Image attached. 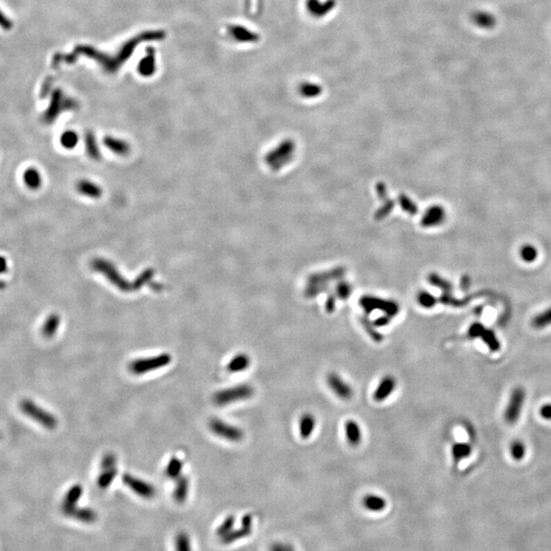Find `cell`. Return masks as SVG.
I'll use <instances>...</instances> for the list:
<instances>
[{"instance_id":"cell-1","label":"cell","mask_w":551,"mask_h":551,"mask_svg":"<svg viewBox=\"0 0 551 551\" xmlns=\"http://www.w3.org/2000/svg\"><path fill=\"white\" fill-rule=\"evenodd\" d=\"M22 410L24 413L29 415L31 419L35 420L39 424H41L43 427L47 429H55L58 426V420L54 417V415L50 414L46 410H43L40 406L36 405L31 400H24L21 403Z\"/></svg>"},{"instance_id":"cell-2","label":"cell","mask_w":551,"mask_h":551,"mask_svg":"<svg viewBox=\"0 0 551 551\" xmlns=\"http://www.w3.org/2000/svg\"><path fill=\"white\" fill-rule=\"evenodd\" d=\"M172 360V357L169 354H166V353H163V354H160V355H157V356H154V357H149V358H141V359H138V360H134L130 364V371L131 373L135 374V375H141V374H145V373H148V372H151V371H156L158 370L166 365H168Z\"/></svg>"},{"instance_id":"cell-3","label":"cell","mask_w":551,"mask_h":551,"mask_svg":"<svg viewBox=\"0 0 551 551\" xmlns=\"http://www.w3.org/2000/svg\"><path fill=\"white\" fill-rule=\"evenodd\" d=\"M253 395V388L249 385H240L230 389L222 390L214 396V402L217 405H227L232 402L250 398Z\"/></svg>"},{"instance_id":"cell-4","label":"cell","mask_w":551,"mask_h":551,"mask_svg":"<svg viewBox=\"0 0 551 551\" xmlns=\"http://www.w3.org/2000/svg\"><path fill=\"white\" fill-rule=\"evenodd\" d=\"M525 396H526L525 391L521 387L516 388L511 392L508 404L505 409V413H504L505 421L508 424H515L520 419L524 401H525Z\"/></svg>"},{"instance_id":"cell-5","label":"cell","mask_w":551,"mask_h":551,"mask_svg":"<svg viewBox=\"0 0 551 551\" xmlns=\"http://www.w3.org/2000/svg\"><path fill=\"white\" fill-rule=\"evenodd\" d=\"M123 482L125 485H127L134 493L139 495L140 497L144 499H151L155 497L157 490L154 487V485L142 481L136 477H133L130 473H126L123 476Z\"/></svg>"},{"instance_id":"cell-6","label":"cell","mask_w":551,"mask_h":551,"mask_svg":"<svg viewBox=\"0 0 551 551\" xmlns=\"http://www.w3.org/2000/svg\"><path fill=\"white\" fill-rule=\"evenodd\" d=\"M210 427L216 435L233 442H238L244 437L242 430L234 426H230L220 420H213L210 424Z\"/></svg>"},{"instance_id":"cell-7","label":"cell","mask_w":551,"mask_h":551,"mask_svg":"<svg viewBox=\"0 0 551 551\" xmlns=\"http://www.w3.org/2000/svg\"><path fill=\"white\" fill-rule=\"evenodd\" d=\"M327 383L338 397L342 399H349L352 397L353 391L348 383L343 381L337 374L331 373L327 377Z\"/></svg>"},{"instance_id":"cell-8","label":"cell","mask_w":551,"mask_h":551,"mask_svg":"<svg viewBox=\"0 0 551 551\" xmlns=\"http://www.w3.org/2000/svg\"><path fill=\"white\" fill-rule=\"evenodd\" d=\"M83 494V488L81 485H74L66 494L62 503V511L65 516L71 517L73 511L78 507L77 504Z\"/></svg>"},{"instance_id":"cell-9","label":"cell","mask_w":551,"mask_h":551,"mask_svg":"<svg viewBox=\"0 0 551 551\" xmlns=\"http://www.w3.org/2000/svg\"><path fill=\"white\" fill-rule=\"evenodd\" d=\"M23 183L28 190L37 191L41 188L43 179L40 170L35 166L27 167L23 173Z\"/></svg>"},{"instance_id":"cell-10","label":"cell","mask_w":551,"mask_h":551,"mask_svg":"<svg viewBox=\"0 0 551 551\" xmlns=\"http://www.w3.org/2000/svg\"><path fill=\"white\" fill-rule=\"evenodd\" d=\"M362 306L366 310L367 313L373 312L375 309H381L383 312H385L388 315H397L398 313V307L392 302H386L375 298H364L362 300Z\"/></svg>"},{"instance_id":"cell-11","label":"cell","mask_w":551,"mask_h":551,"mask_svg":"<svg viewBox=\"0 0 551 551\" xmlns=\"http://www.w3.org/2000/svg\"><path fill=\"white\" fill-rule=\"evenodd\" d=\"M396 387V381L392 376H386L384 377L381 382L379 383L377 389L374 393V399L378 402L384 401L386 398H388Z\"/></svg>"},{"instance_id":"cell-12","label":"cell","mask_w":551,"mask_h":551,"mask_svg":"<svg viewBox=\"0 0 551 551\" xmlns=\"http://www.w3.org/2000/svg\"><path fill=\"white\" fill-rule=\"evenodd\" d=\"M347 441L352 446H357L362 442V431L358 424L353 420H348L344 425Z\"/></svg>"},{"instance_id":"cell-13","label":"cell","mask_w":551,"mask_h":551,"mask_svg":"<svg viewBox=\"0 0 551 551\" xmlns=\"http://www.w3.org/2000/svg\"><path fill=\"white\" fill-rule=\"evenodd\" d=\"M189 492V482L186 477H179L176 482L174 490V499L178 503H183L186 501L187 495Z\"/></svg>"},{"instance_id":"cell-14","label":"cell","mask_w":551,"mask_h":551,"mask_svg":"<svg viewBox=\"0 0 551 551\" xmlns=\"http://www.w3.org/2000/svg\"><path fill=\"white\" fill-rule=\"evenodd\" d=\"M315 428V416L312 413H306L302 415L299 422V431L302 439H309Z\"/></svg>"},{"instance_id":"cell-15","label":"cell","mask_w":551,"mask_h":551,"mask_svg":"<svg viewBox=\"0 0 551 551\" xmlns=\"http://www.w3.org/2000/svg\"><path fill=\"white\" fill-rule=\"evenodd\" d=\"M70 518H73L84 524H93L97 520V514L91 508L77 507Z\"/></svg>"},{"instance_id":"cell-16","label":"cell","mask_w":551,"mask_h":551,"mask_svg":"<svg viewBox=\"0 0 551 551\" xmlns=\"http://www.w3.org/2000/svg\"><path fill=\"white\" fill-rule=\"evenodd\" d=\"M251 532V528H248V527H244L242 526V528L240 529H233L231 532H229L228 534H226L225 536L221 537V540L224 544H231V543H234L238 540L244 538V537H247Z\"/></svg>"},{"instance_id":"cell-17","label":"cell","mask_w":551,"mask_h":551,"mask_svg":"<svg viewBox=\"0 0 551 551\" xmlns=\"http://www.w3.org/2000/svg\"><path fill=\"white\" fill-rule=\"evenodd\" d=\"M250 366V358L246 354H238L228 365V371L238 373L245 371Z\"/></svg>"},{"instance_id":"cell-18","label":"cell","mask_w":551,"mask_h":551,"mask_svg":"<svg viewBox=\"0 0 551 551\" xmlns=\"http://www.w3.org/2000/svg\"><path fill=\"white\" fill-rule=\"evenodd\" d=\"M61 322V318L58 315H49L46 319V321L43 325L42 328V334L46 338H51L56 333L59 326Z\"/></svg>"},{"instance_id":"cell-19","label":"cell","mask_w":551,"mask_h":551,"mask_svg":"<svg viewBox=\"0 0 551 551\" xmlns=\"http://www.w3.org/2000/svg\"><path fill=\"white\" fill-rule=\"evenodd\" d=\"M452 457L455 463L467 459L472 453V447L467 443H455L452 446Z\"/></svg>"},{"instance_id":"cell-20","label":"cell","mask_w":551,"mask_h":551,"mask_svg":"<svg viewBox=\"0 0 551 551\" xmlns=\"http://www.w3.org/2000/svg\"><path fill=\"white\" fill-rule=\"evenodd\" d=\"M481 339L484 341V343L488 346V348L491 351H498L500 349V343L497 339L495 333L491 330L485 329L484 333L481 336Z\"/></svg>"},{"instance_id":"cell-21","label":"cell","mask_w":551,"mask_h":551,"mask_svg":"<svg viewBox=\"0 0 551 551\" xmlns=\"http://www.w3.org/2000/svg\"><path fill=\"white\" fill-rule=\"evenodd\" d=\"M364 503L366 505V507L370 510H374V511H378V510H382L384 507H385V500L382 498V497H379V496H376V495H368L365 497V500H364Z\"/></svg>"},{"instance_id":"cell-22","label":"cell","mask_w":551,"mask_h":551,"mask_svg":"<svg viewBox=\"0 0 551 551\" xmlns=\"http://www.w3.org/2000/svg\"><path fill=\"white\" fill-rule=\"evenodd\" d=\"M175 550L192 551L190 537L186 532H180L175 538Z\"/></svg>"},{"instance_id":"cell-23","label":"cell","mask_w":551,"mask_h":551,"mask_svg":"<svg viewBox=\"0 0 551 551\" xmlns=\"http://www.w3.org/2000/svg\"><path fill=\"white\" fill-rule=\"evenodd\" d=\"M116 476H117L116 468L108 469V470H103V472H101L99 474L98 480H97V484H98L99 488L106 489L108 486H110V484L112 483V481L116 478Z\"/></svg>"},{"instance_id":"cell-24","label":"cell","mask_w":551,"mask_h":551,"mask_svg":"<svg viewBox=\"0 0 551 551\" xmlns=\"http://www.w3.org/2000/svg\"><path fill=\"white\" fill-rule=\"evenodd\" d=\"M182 469H183L182 462L178 458H173L169 461L165 469V474L170 479H178L180 477V473L182 472Z\"/></svg>"},{"instance_id":"cell-25","label":"cell","mask_w":551,"mask_h":551,"mask_svg":"<svg viewBox=\"0 0 551 551\" xmlns=\"http://www.w3.org/2000/svg\"><path fill=\"white\" fill-rule=\"evenodd\" d=\"M549 325H551V308L534 316L532 319V326L535 329H543Z\"/></svg>"},{"instance_id":"cell-26","label":"cell","mask_w":551,"mask_h":551,"mask_svg":"<svg viewBox=\"0 0 551 551\" xmlns=\"http://www.w3.org/2000/svg\"><path fill=\"white\" fill-rule=\"evenodd\" d=\"M78 136L73 131H67L61 136V144L66 149H72L78 143Z\"/></svg>"},{"instance_id":"cell-27","label":"cell","mask_w":551,"mask_h":551,"mask_svg":"<svg viewBox=\"0 0 551 551\" xmlns=\"http://www.w3.org/2000/svg\"><path fill=\"white\" fill-rule=\"evenodd\" d=\"M234 526H235V517H233V516L227 517L217 529L218 536H220V537L225 536L226 534H228L229 532H231L234 529Z\"/></svg>"},{"instance_id":"cell-28","label":"cell","mask_w":551,"mask_h":551,"mask_svg":"<svg viewBox=\"0 0 551 551\" xmlns=\"http://www.w3.org/2000/svg\"><path fill=\"white\" fill-rule=\"evenodd\" d=\"M139 70H140L141 75H144V76L153 75V73L155 71V59H154V56L153 55H147L144 60H142L141 63H140V66H139Z\"/></svg>"},{"instance_id":"cell-29","label":"cell","mask_w":551,"mask_h":551,"mask_svg":"<svg viewBox=\"0 0 551 551\" xmlns=\"http://www.w3.org/2000/svg\"><path fill=\"white\" fill-rule=\"evenodd\" d=\"M521 256L526 262H533L538 256V251L534 246L527 244L522 247Z\"/></svg>"},{"instance_id":"cell-30","label":"cell","mask_w":551,"mask_h":551,"mask_svg":"<svg viewBox=\"0 0 551 551\" xmlns=\"http://www.w3.org/2000/svg\"><path fill=\"white\" fill-rule=\"evenodd\" d=\"M510 453L514 460L516 461H522L526 453L525 445L521 441H515L510 445Z\"/></svg>"},{"instance_id":"cell-31","label":"cell","mask_w":551,"mask_h":551,"mask_svg":"<svg viewBox=\"0 0 551 551\" xmlns=\"http://www.w3.org/2000/svg\"><path fill=\"white\" fill-rule=\"evenodd\" d=\"M78 190H79L81 193L85 194V195H91V197H93V195L96 194V192H98L99 190L97 188H95V186L89 182H80L78 184Z\"/></svg>"},{"instance_id":"cell-32","label":"cell","mask_w":551,"mask_h":551,"mask_svg":"<svg viewBox=\"0 0 551 551\" xmlns=\"http://www.w3.org/2000/svg\"><path fill=\"white\" fill-rule=\"evenodd\" d=\"M484 331H485V327L482 324L474 322L470 327L468 335L472 339H473V338H481V336L484 333Z\"/></svg>"},{"instance_id":"cell-33","label":"cell","mask_w":551,"mask_h":551,"mask_svg":"<svg viewBox=\"0 0 551 551\" xmlns=\"http://www.w3.org/2000/svg\"><path fill=\"white\" fill-rule=\"evenodd\" d=\"M363 325L365 326L366 331L368 332V334L370 335V337H371L374 341H376V342H381V341L383 340V336H382L381 334H379V333H378V332L371 326V324H369V321H367V320L365 319V320H363Z\"/></svg>"},{"instance_id":"cell-34","label":"cell","mask_w":551,"mask_h":551,"mask_svg":"<svg viewBox=\"0 0 551 551\" xmlns=\"http://www.w3.org/2000/svg\"><path fill=\"white\" fill-rule=\"evenodd\" d=\"M116 457L112 453H107L103 457L101 461V469L102 470H108L112 469L116 466Z\"/></svg>"},{"instance_id":"cell-35","label":"cell","mask_w":551,"mask_h":551,"mask_svg":"<svg viewBox=\"0 0 551 551\" xmlns=\"http://www.w3.org/2000/svg\"><path fill=\"white\" fill-rule=\"evenodd\" d=\"M13 28V22L0 9V29L10 31Z\"/></svg>"},{"instance_id":"cell-36","label":"cell","mask_w":551,"mask_h":551,"mask_svg":"<svg viewBox=\"0 0 551 551\" xmlns=\"http://www.w3.org/2000/svg\"><path fill=\"white\" fill-rule=\"evenodd\" d=\"M419 301H420V303H421L424 308H432V307H434L435 303H436L435 298H434L432 295L428 294V293H423V294H421V295H420V299H419Z\"/></svg>"},{"instance_id":"cell-37","label":"cell","mask_w":551,"mask_h":551,"mask_svg":"<svg viewBox=\"0 0 551 551\" xmlns=\"http://www.w3.org/2000/svg\"><path fill=\"white\" fill-rule=\"evenodd\" d=\"M485 22L487 24V26H492L493 24V17L490 16V15H487V14H478V16H476V23L479 24L480 26H483V27H486L485 25Z\"/></svg>"},{"instance_id":"cell-38","label":"cell","mask_w":551,"mask_h":551,"mask_svg":"<svg viewBox=\"0 0 551 551\" xmlns=\"http://www.w3.org/2000/svg\"><path fill=\"white\" fill-rule=\"evenodd\" d=\"M231 31H232V33H231L232 35H234L238 39H241V40H247L248 38L250 39L252 37L251 34H249L250 32L249 33L248 32H243L242 28H234V29L232 28Z\"/></svg>"},{"instance_id":"cell-39","label":"cell","mask_w":551,"mask_h":551,"mask_svg":"<svg viewBox=\"0 0 551 551\" xmlns=\"http://www.w3.org/2000/svg\"><path fill=\"white\" fill-rule=\"evenodd\" d=\"M539 412H540V415H541L543 419L551 421V403L544 404L543 406H541Z\"/></svg>"},{"instance_id":"cell-40","label":"cell","mask_w":551,"mask_h":551,"mask_svg":"<svg viewBox=\"0 0 551 551\" xmlns=\"http://www.w3.org/2000/svg\"><path fill=\"white\" fill-rule=\"evenodd\" d=\"M390 322V317L389 316H382V317H379L377 320H375V325L377 327H384L386 325H388Z\"/></svg>"},{"instance_id":"cell-41","label":"cell","mask_w":551,"mask_h":551,"mask_svg":"<svg viewBox=\"0 0 551 551\" xmlns=\"http://www.w3.org/2000/svg\"><path fill=\"white\" fill-rule=\"evenodd\" d=\"M7 271V259L4 256L0 255V274H3Z\"/></svg>"}]
</instances>
